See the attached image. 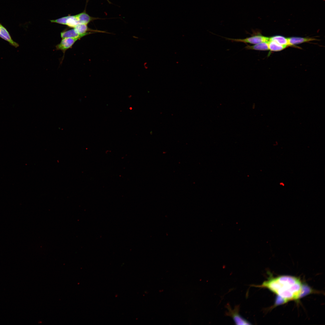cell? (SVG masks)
I'll return each mask as SVG.
<instances>
[{
	"label": "cell",
	"instance_id": "obj_7",
	"mask_svg": "<svg viewBox=\"0 0 325 325\" xmlns=\"http://www.w3.org/2000/svg\"><path fill=\"white\" fill-rule=\"evenodd\" d=\"M60 36L62 39L67 38H81L85 36L84 35L79 34L74 28L70 29L64 30L61 32Z\"/></svg>",
	"mask_w": 325,
	"mask_h": 325
},
{
	"label": "cell",
	"instance_id": "obj_11",
	"mask_svg": "<svg viewBox=\"0 0 325 325\" xmlns=\"http://www.w3.org/2000/svg\"><path fill=\"white\" fill-rule=\"evenodd\" d=\"M107 0L108 1V0Z\"/></svg>",
	"mask_w": 325,
	"mask_h": 325
},
{
	"label": "cell",
	"instance_id": "obj_3",
	"mask_svg": "<svg viewBox=\"0 0 325 325\" xmlns=\"http://www.w3.org/2000/svg\"><path fill=\"white\" fill-rule=\"evenodd\" d=\"M226 39L233 42H243L253 45L263 42H268L269 40V37L263 36L260 34L252 35L250 37L243 39Z\"/></svg>",
	"mask_w": 325,
	"mask_h": 325
},
{
	"label": "cell",
	"instance_id": "obj_10",
	"mask_svg": "<svg viewBox=\"0 0 325 325\" xmlns=\"http://www.w3.org/2000/svg\"><path fill=\"white\" fill-rule=\"evenodd\" d=\"M269 50L273 51H281L287 46L280 45L273 41L269 40L268 42Z\"/></svg>",
	"mask_w": 325,
	"mask_h": 325
},
{
	"label": "cell",
	"instance_id": "obj_8",
	"mask_svg": "<svg viewBox=\"0 0 325 325\" xmlns=\"http://www.w3.org/2000/svg\"><path fill=\"white\" fill-rule=\"evenodd\" d=\"M268 42H261L252 46L247 45L245 48L247 50L263 51L268 50Z\"/></svg>",
	"mask_w": 325,
	"mask_h": 325
},
{
	"label": "cell",
	"instance_id": "obj_4",
	"mask_svg": "<svg viewBox=\"0 0 325 325\" xmlns=\"http://www.w3.org/2000/svg\"><path fill=\"white\" fill-rule=\"evenodd\" d=\"M80 39V38H67L62 39L60 42L56 46V50H60L64 54L67 49L72 48L75 43Z\"/></svg>",
	"mask_w": 325,
	"mask_h": 325
},
{
	"label": "cell",
	"instance_id": "obj_5",
	"mask_svg": "<svg viewBox=\"0 0 325 325\" xmlns=\"http://www.w3.org/2000/svg\"><path fill=\"white\" fill-rule=\"evenodd\" d=\"M0 37L8 42L11 46L17 48L19 46L18 43L12 39L7 29L0 23Z\"/></svg>",
	"mask_w": 325,
	"mask_h": 325
},
{
	"label": "cell",
	"instance_id": "obj_9",
	"mask_svg": "<svg viewBox=\"0 0 325 325\" xmlns=\"http://www.w3.org/2000/svg\"><path fill=\"white\" fill-rule=\"evenodd\" d=\"M275 42L281 45L286 46H290L288 38L281 36H275L269 37V40Z\"/></svg>",
	"mask_w": 325,
	"mask_h": 325
},
{
	"label": "cell",
	"instance_id": "obj_1",
	"mask_svg": "<svg viewBox=\"0 0 325 325\" xmlns=\"http://www.w3.org/2000/svg\"><path fill=\"white\" fill-rule=\"evenodd\" d=\"M251 286L269 289L281 298L284 302L298 299L302 289V284L299 279L287 275L270 279L261 285Z\"/></svg>",
	"mask_w": 325,
	"mask_h": 325
},
{
	"label": "cell",
	"instance_id": "obj_6",
	"mask_svg": "<svg viewBox=\"0 0 325 325\" xmlns=\"http://www.w3.org/2000/svg\"><path fill=\"white\" fill-rule=\"evenodd\" d=\"M288 39L290 46H292L317 40L312 38L295 37L288 38Z\"/></svg>",
	"mask_w": 325,
	"mask_h": 325
},
{
	"label": "cell",
	"instance_id": "obj_2",
	"mask_svg": "<svg viewBox=\"0 0 325 325\" xmlns=\"http://www.w3.org/2000/svg\"><path fill=\"white\" fill-rule=\"evenodd\" d=\"M226 307L228 311L226 313V315L231 317L233 319L236 324H251L249 322L242 317L239 314V305L236 306L233 309H232L229 304L226 305Z\"/></svg>",
	"mask_w": 325,
	"mask_h": 325
}]
</instances>
